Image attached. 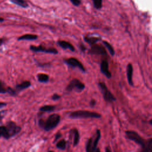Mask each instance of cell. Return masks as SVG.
<instances>
[{
    "label": "cell",
    "mask_w": 152,
    "mask_h": 152,
    "mask_svg": "<svg viewBox=\"0 0 152 152\" xmlns=\"http://www.w3.org/2000/svg\"><path fill=\"white\" fill-rule=\"evenodd\" d=\"M61 98V96L59 95V94H53V95H52V97H51V99H52V100H58V99H59Z\"/></svg>",
    "instance_id": "29"
},
{
    "label": "cell",
    "mask_w": 152,
    "mask_h": 152,
    "mask_svg": "<svg viewBox=\"0 0 152 152\" xmlns=\"http://www.w3.org/2000/svg\"><path fill=\"white\" fill-rule=\"evenodd\" d=\"M57 43L61 48H62L64 49H68L71 51H72V52H74V50H75L74 47L71 43H69L68 42H66V41H64V40H59L57 42Z\"/></svg>",
    "instance_id": "15"
},
{
    "label": "cell",
    "mask_w": 152,
    "mask_h": 152,
    "mask_svg": "<svg viewBox=\"0 0 152 152\" xmlns=\"http://www.w3.org/2000/svg\"><path fill=\"white\" fill-rule=\"evenodd\" d=\"M98 86H99V90H100L103 95V97L106 102H112L116 100V98L114 97L112 93L108 90L107 86L104 83L99 82L98 83Z\"/></svg>",
    "instance_id": "4"
},
{
    "label": "cell",
    "mask_w": 152,
    "mask_h": 152,
    "mask_svg": "<svg viewBox=\"0 0 152 152\" xmlns=\"http://www.w3.org/2000/svg\"><path fill=\"white\" fill-rule=\"evenodd\" d=\"M6 113V110H2L0 112V123L2 121V119H3V118L5 116Z\"/></svg>",
    "instance_id": "31"
},
{
    "label": "cell",
    "mask_w": 152,
    "mask_h": 152,
    "mask_svg": "<svg viewBox=\"0 0 152 152\" xmlns=\"http://www.w3.org/2000/svg\"><path fill=\"white\" fill-rule=\"evenodd\" d=\"M96 100H94V99H92L90 100V106L91 107H93L95 105H96Z\"/></svg>",
    "instance_id": "32"
},
{
    "label": "cell",
    "mask_w": 152,
    "mask_h": 152,
    "mask_svg": "<svg viewBox=\"0 0 152 152\" xmlns=\"http://www.w3.org/2000/svg\"><path fill=\"white\" fill-rule=\"evenodd\" d=\"M80 49H81V50H83V51H84V50H86V48H85V47H84L83 45H81V46H80Z\"/></svg>",
    "instance_id": "35"
},
{
    "label": "cell",
    "mask_w": 152,
    "mask_h": 152,
    "mask_svg": "<svg viewBox=\"0 0 152 152\" xmlns=\"http://www.w3.org/2000/svg\"><path fill=\"white\" fill-rule=\"evenodd\" d=\"M149 122H150V125H152V119H151L150 120Z\"/></svg>",
    "instance_id": "38"
},
{
    "label": "cell",
    "mask_w": 152,
    "mask_h": 152,
    "mask_svg": "<svg viewBox=\"0 0 152 152\" xmlns=\"http://www.w3.org/2000/svg\"><path fill=\"white\" fill-rule=\"evenodd\" d=\"M2 42H3V40H2V39H0V46H1V45H2Z\"/></svg>",
    "instance_id": "37"
},
{
    "label": "cell",
    "mask_w": 152,
    "mask_h": 152,
    "mask_svg": "<svg viewBox=\"0 0 152 152\" xmlns=\"http://www.w3.org/2000/svg\"><path fill=\"white\" fill-rule=\"evenodd\" d=\"M55 109V106L53 105H44L40 107L39 110L43 112H51Z\"/></svg>",
    "instance_id": "19"
},
{
    "label": "cell",
    "mask_w": 152,
    "mask_h": 152,
    "mask_svg": "<svg viewBox=\"0 0 152 152\" xmlns=\"http://www.w3.org/2000/svg\"><path fill=\"white\" fill-rule=\"evenodd\" d=\"M7 93H9L10 95L11 96H15L17 94V92L15 91V89H13L10 87H8L7 88Z\"/></svg>",
    "instance_id": "26"
},
{
    "label": "cell",
    "mask_w": 152,
    "mask_h": 152,
    "mask_svg": "<svg viewBox=\"0 0 152 152\" xmlns=\"http://www.w3.org/2000/svg\"><path fill=\"white\" fill-rule=\"evenodd\" d=\"M84 41L86 42L87 43L90 44V45H94L96 42H99L100 40V38L99 37L96 36H84Z\"/></svg>",
    "instance_id": "17"
},
{
    "label": "cell",
    "mask_w": 152,
    "mask_h": 152,
    "mask_svg": "<svg viewBox=\"0 0 152 152\" xmlns=\"http://www.w3.org/2000/svg\"><path fill=\"white\" fill-rule=\"evenodd\" d=\"M10 1L22 8H27L28 7L27 3L24 0H10Z\"/></svg>",
    "instance_id": "22"
},
{
    "label": "cell",
    "mask_w": 152,
    "mask_h": 152,
    "mask_svg": "<svg viewBox=\"0 0 152 152\" xmlns=\"http://www.w3.org/2000/svg\"><path fill=\"white\" fill-rule=\"evenodd\" d=\"M30 50L36 52H44L48 53H52V54H57L58 53V50L55 48H46L42 46H35L31 45L30 46Z\"/></svg>",
    "instance_id": "9"
},
{
    "label": "cell",
    "mask_w": 152,
    "mask_h": 152,
    "mask_svg": "<svg viewBox=\"0 0 152 152\" xmlns=\"http://www.w3.org/2000/svg\"><path fill=\"white\" fill-rule=\"evenodd\" d=\"M94 7L97 10L100 9L102 6V0H92Z\"/></svg>",
    "instance_id": "25"
},
{
    "label": "cell",
    "mask_w": 152,
    "mask_h": 152,
    "mask_svg": "<svg viewBox=\"0 0 152 152\" xmlns=\"http://www.w3.org/2000/svg\"><path fill=\"white\" fill-rule=\"evenodd\" d=\"M48 152H55V151H51V150H49Z\"/></svg>",
    "instance_id": "40"
},
{
    "label": "cell",
    "mask_w": 152,
    "mask_h": 152,
    "mask_svg": "<svg viewBox=\"0 0 152 152\" xmlns=\"http://www.w3.org/2000/svg\"><path fill=\"white\" fill-rule=\"evenodd\" d=\"M23 152H26V151H23Z\"/></svg>",
    "instance_id": "41"
},
{
    "label": "cell",
    "mask_w": 152,
    "mask_h": 152,
    "mask_svg": "<svg viewBox=\"0 0 152 152\" xmlns=\"http://www.w3.org/2000/svg\"><path fill=\"white\" fill-rule=\"evenodd\" d=\"M105 152H111V150H110V148H109V147H105Z\"/></svg>",
    "instance_id": "34"
},
{
    "label": "cell",
    "mask_w": 152,
    "mask_h": 152,
    "mask_svg": "<svg viewBox=\"0 0 152 152\" xmlns=\"http://www.w3.org/2000/svg\"><path fill=\"white\" fill-rule=\"evenodd\" d=\"M4 20V18H1V17H0V22H2Z\"/></svg>",
    "instance_id": "39"
},
{
    "label": "cell",
    "mask_w": 152,
    "mask_h": 152,
    "mask_svg": "<svg viewBox=\"0 0 152 152\" xmlns=\"http://www.w3.org/2000/svg\"><path fill=\"white\" fill-rule=\"evenodd\" d=\"M30 86H31V83H30V81H24L22 82L20 84H17L15 86V90L17 93L18 91H20L21 90H23L29 87Z\"/></svg>",
    "instance_id": "16"
},
{
    "label": "cell",
    "mask_w": 152,
    "mask_h": 152,
    "mask_svg": "<svg viewBox=\"0 0 152 152\" xmlns=\"http://www.w3.org/2000/svg\"><path fill=\"white\" fill-rule=\"evenodd\" d=\"M88 53L105 55H106V52L105 50V49L103 46L94 44L91 45V48L88 50Z\"/></svg>",
    "instance_id": "10"
},
{
    "label": "cell",
    "mask_w": 152,
    "mask_h": 152,
    "mask_svg": "<svg viewBox=\"0 0 152 152\" xmlns=\"http://www.w3.org/2000/svg\"><path fill=\"white\" fill-rule=\"evenodd\" d=\"M94 152H100V148H99V147H97V148H96V149L95 150Z\"/></svg>",
    "instance_id": "36"
},
{
    "label": "cell",
    "mask_w": 152,
    "mask_h": 152,
    "mask_svg": "<svg viewBox=\"0 0 152 152\" xmlns=\"http://www.w3.org/2000/svg\"><path fill=\"white\" fill-rule=\"evenodd\" d=\"M101 137L100 130L97 129L95 134L90 137L86 144V152H94Z\"/></svg>",
    "instance_id": "3"
},
{
    "label": "cell",
    "mask_w": 152,
    "mask_h": 152,
    "mask_svg": "<svg viewBox=\"0 0 152 152\" xmlns=\"http://www.w3.org/2000/svg\"><path fill=\"white\" fill-rule=\"evenodd\" d=\"M61 137H62V134L60 132H57L55 135V138H54V140H53V142H55Z\"/></svg>",
    "instance_id": "30"
},
{
    "label": "cell",
    "mask_w": 152,
    "mask_h": 152,
    "mask_svg": "<svg viewBox=\"0 0 152 152\" xmlns=\"http://www.w3.org/2000/svg\"><path fill=\"white\" fill-rule=\"evenodd\" d=\"M7 103H4V102H0V109L4 107L5 106H6Z\"/></svg>",
    "instance_id": "33"
},
{
    "label": "cell",
    "mask_w": 152,
    "mask_h": 152,
    "mask_svg": "<svg viewBox=\"0 0 152 152\" xmlns=\"http://www.w3.org/2000/svg\"><path fill=\"white\" fill-rule=\"evenodd\" d=\"M61 121V116L57 113H53L49 115L46 120L39 119L38 126L45 131H49L54 129Z\"/></svg>",
    "instance_id": "1"
},
{
    "label": "cell",
    "mask_w": 152,
    "mask_h": 152,
    "mask_svg": "<svg viewBox=\"0 0 152 152\" xmlns=\"http://www.w3.org/2000/svg\"><path fill=\"white\" fill-rule=\"evenodd\" d=\"M38 36L36 34H24L18 38V40H34L37 39Z\"/></svg>",
    "instance_id": "18"
},
{
    "label": "cell",
    "mask_w": 152,
    "mask_h": 152,
    "mask_svg": "<svg viewBox=\"0 0 152 152\" xmlns=\"http://www.w3.org/2000/svg\"><path fill=\"white\" fill-rule=\"evenodd\" d=\"M85 88V85L81 81L77 78L72 80L69 84L66 87V90L68 91H71L74 90L77 92H81Z\"/></svg>",
    "instance_id": "6"
},
{
    "label": "cell",
    "mask_w": 152,
    "mask_h": 152,
    "mask_svg": "<svg viewBox=\"0 0 152 152\" xmlns=\"http://www.w3.org/2000/svg\"><path fill=\"white\" fill-rule=\"evenodd\" d=\"M101 115L96 112H91L88 110H76L71 112L69 114V118L71 119L78 118H100Z\"/></svg>",
    "instance_id": "2"
},
{
    "label": "cell",
    "mask_w": 152,
    "mask_h": 152,
    "mask_svg": "<svg viewBox=\"0 0 152 152\" xmlns=\"http://www.w3.org/2000/svg\"><path fill=\"white\" fill-rule=\"evenodd\" d=\"M69 132L72 133L74 135L72 144H73V146L75 147L76 145H78L79 141H80V133L78 132V130L77 128H74L71 129L69 131Z\"/></svg>",
    "instance_id": "12"
},
{
    "label": "cell",
    "mask_w": 152,
    "mask_h": 152,
    "mask_svg": "<svg viewBox=\"0 0 152 152\" xmlns=\"http://www.w3.org/2000/svg\"><path fill=\"white\" fill-rule=\"evenodd\" d=\"M125 136L127 139L134 141L135 143L140 145L141 147L144 145L146 141V140L143 139L137 132L134 131H125Z\"/></svg>",
    "instance_id": "5"
},
{
    "label": "cell",
    "mask_w": 152,
    "mask_h": 152,
    "mask_svg": "<svg viewBox=\"0 0 152 152\" xmlns=\"http://www.w3.org/2000/svg\"><path fill=\"white\" fill-rule=\"evenodd\" d=\"M7 93V88L4 87L3 83L0 81V93Z\"/></svg>",
    "instance_id": "27"
},
{
    "label": "cell",
    "mask_w": 152,
    "mask_h": 152,
    "mask_svg": "<svg viewBox=\"0 0 152 152\" xmlns=\"http://www.w3.org/2000/svg\"><path fill=\"white\" fill-rule=\"evenodd\" d=\"M66 142L64 139H62L59 140L56 144V148L62 150H64L66 148Z\"/></svg>",
    "instance_id": "23"
},
{
    "label": "cell",
    "mask_w": 152,
    "mask_h": 152,
    "mask_svg": "<svg viewBox=\"0 0 152 152\" xmlns=\"http://www.w3.org/2000/svg\"><path fill=\"white\" fill-rule=\"evenodd\" d=\"M7 131L8 132V134L10 135V137H13L14 135H15L16 134H18L21 128L20 126H18L13 121H8L7 122L6 124V126H5Z\"/></svg>",
    "instance_id": "7"
},
{
    "label": "cell",
    "mask_w": 152,
    "mask_h": 152,
    "mask_svg": "<svg viewBox=\"0 0 152 152\" xmlns=\"http://www.w3.org/2000/svg\"><path fill=\"white\" fill-rule=\"evenodd\" d=\"M64 62L66 64L72 68H78L83 72L86 71V69L83 64L77 58H69L67 59H65Z\"/></svg>",
    "instance_id": "8"
},
{
    "label": "cell",
    "mask_w": 152,
    "mask_h": 152,
    "mask_svg": "<svg viewBox=\"0 0 152 152\" xmlns=\"http://www.w3.org/2000/svg\"><path fill=\"white\" fill-rule=\"evenodd\" d=\"M37 80L40 83H47L49 81V76L46 74L40 73L37 75Z\"/></svg>",
    "instance_id": "21"
},
{
    "label": "cell",
    "mask_w": 152,
    "mask_h": 152,
    "mask_svg": "<svg viewBox=\"0 0 152 152\" xmlns=\"http://www.w3.org/2000/svg\"><path fill=\"white\" fill-rule=\"evenodd\" d=\"M140 152H152V138H149L146 140L143 147H141Z\"/></svg>",
    "instance_id": "14"
},
{
    "label": "cell",
    "mask_w": 152,
    "mask_h": 152,
    "mask_svg": "<svg viewBox=\"0 0 152 152\" xmlns=\"http://www.w3.org/2000/svg\"><path fill=\"white\" fill-rule=\"evenodd\" d=\"M70 1L75 6H78L81 4L80 0H70Z\"/></svg>",
    "instance_id": "28"
},
{
    "label": "cell",
    "mask_w": 152,
    "mask_h": 152,
    "mask_svg": "<svg viewBox=\"0 0 152 152\" xmlns=\"http://www.w3.org/2000/svg\"><path fill=\"white\" fill-rule=\"evenodd\" d=\"M0 137H4L5 139L10 138L5 126H0Z\"/></svg>",
    "instance_id": "20"
},
{
    "label": "cell",
    "mask_w": 152,
    "mask_h": 152,
    "mask_svg": "<svg viewBox=\"0 0 152 152\" xmlns=\"http://www.w3.org/2000/svg\"><path fill=\"white\" fill-rule=\"evenodd\" d=\"M103 44L105 45V46L108 49V50H109L110 54L111 55V56H113L115 55V50H114V49L113 48L112 46L106 41H103Z\"/></svg>",
    "instance_id": "24"
},
{
    "label": "cell",
    "mask_w": 152,
    "mask_h": 152,
    "mask_svg": "<svg viewBox=\"0 0 152 152\" xmlns=\"http://www.w3.org/2000/svg\"><path fill=\"white\" fill-rule=\"evenodd\" d=\"M100 71L107 78L111 77V73L109 70V64L106 61H103L100 64Z\"/></svg>",
    "instance_id": "11"
},
{
    "label": "cell",
    "mask_w": 152,
    "mask_h": 152,
    "mask_svg": "<svg viewBox=\"0 0 152 152\" xmlns=\"http://www.w3.org/2000/svg\"><path fill=\"white\" fill-rule=\"evenodd\" d=\"M132 72H133V68L131 64H128L126 66V77L128 82L129 85L133 86L132 82Z\"/></svg>",
    "instance_id": "13"
}]
</instances>
